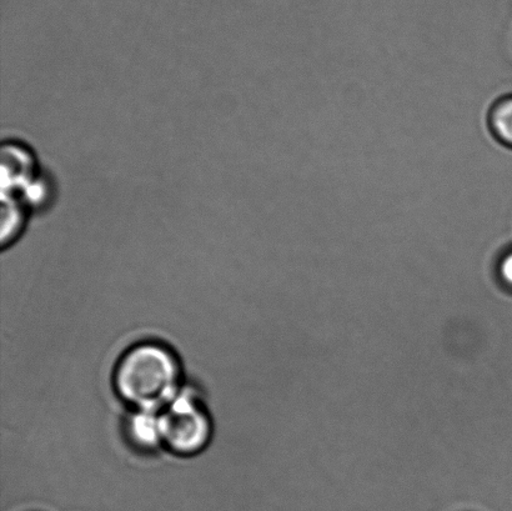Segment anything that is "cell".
Segmentation results:
<instances>
[{
  "label": "cell",
  "mask_w": 512,
  "mask_h": 511,
  "mask_svg": "<svg viewBox=\"0 0 512 511\" xmlns=\"http://www.w3.org/2000/svg\"><path fill=\"white\" fill-rule=\"evenodd\" d=\"M182 365L172 350L159 343H139L127 350L114 369L113 385L132 410L162 412L177 397Z\"/></svg>",
  "instance_id": "6da1fadb"
},
{
  "label": "cell",
  "mask_w": 512,
  "mask_h": 511,
  "mask_svg": "<svg viewBox=\"0 0 512 511\" xmlns=\"http://www.w3.org/2000/svg\"><path fill=\"white\" fill-rule=\"evenodd\" d=\"M163 447L179 457H194L208 447L213 435L210 415L189 389L180 390L177 397L160 412Z\"/></svg>",
  "instance_id": "7a4b0ae2"
},
{
  "label": "cell",
  "mask_w": 512,
  "mask_h": 511,
  "mask_svg": "<svg viewBox=\"0 0 512 511\" xmlns=\"http://www.w3.org/2000/svg\"><path fill=\"white\" fill-rule=\"evenodd\" d=\"M2 194L22 197L43 173L34 148L23 139L7 138L2 144Z\"/></svg>",
  "instance_id": "3957f363"
},
{
  "label": "cell",
  "mask_w": 512,
  "mask_h": 511,
  "mask_svg": "<svg viewBox=\"0 0 512 511\" xmlns=\"http://www.w3.org/2000/svg\"><path fill=\"white\" fill-rule=\"evenodd\" d=\"M125 437L134 448L153 452L163 447V429L160 412L154 410H130L124 423Z\"/></svg>",
  "instance_id": "277c9868"
},
{
  "label": "cell",
  "mask_w": 512,
  "mask_h": 511,
  "mask_svg": "<svg viewBox=\"0 0 512 511\" xmlns=\"http://www.w3.org/2000/svg\"><path fill=\"white\" fill-rule=\"evenodd\" d=\"M33 212L28 204L17 195L2 194V249L7 250L17 244L27 232Z\"/></svg>",
  "instance_id": "5b68a950"
},
{
  "label": "cell",
  "mask_w": 512,
  "mask_h": 511,
  "mask_svg": "<svg viewBox=\"0 0 512 511\" xmlns=\"http://www.w3.org/2000/svg\"><path fill=\"white\" fill-rule=\"evenodd\" d=\"M489 124L494 137L512 149V95L499 99L491 107Z\"/></svg>",
  "instance_id": "8992f818"
},
{
  "label": "cell",
  "mask_w": 512,
  "mask_h": 511,
  "mask_svg": "<svg viewBox=\"0 0 512 511\" xmlns=\"http://www.w3.org/2000/svg\"><path fill=\"white\" fill-rule=\"evenodd\" d=\"M496 273H498L500 284L509 292H512V249L500 258Z\"/></svg>",
  "instance_id": "52a82bcc"
}]
</instances>
